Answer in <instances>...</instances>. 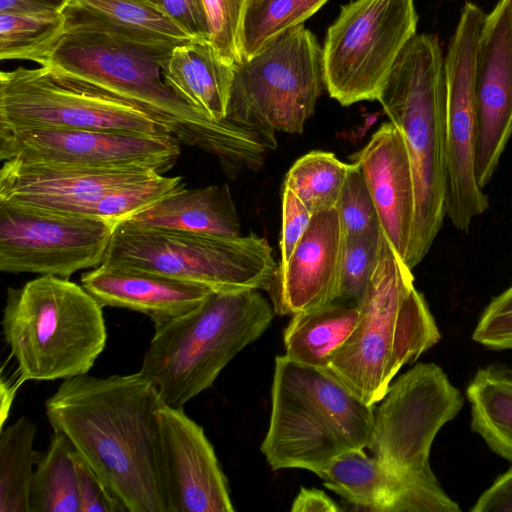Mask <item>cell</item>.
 Instances as JSON below:
<instances>
[{
  "mask_svg": "<svg viewBox=\"0 0 512 512\" xmlns=\"http://www.w3.org/2000/svg\"><path fill=\"white\" fill-rule=\"evenodd\" d=\"M62 12V32L29 61L136 104L180 144L214 156L229 175L263 165L272 147L267 130L229 118L212 120L165 82L163 64L177 43L137 36L67 9Z\"/></svg>",
  "mask_w": 512,
  "mask_h": 512,
  "instance_id": "obj_1",
  "label": "cell"
},
{
  "mask_svg": "<svg viewBox=\"0 0 512 512\" xmlns=\"http://www.w3.org/2000/svg\"><path fill=\"white\" fill-rule=\"evenodd\" d=\"M163 403L140 371L84 374L63 380L45 410L52 429L67 436L128 512H168L156 420Z\"/></svg>",
  "mask_w": 512,
  "mask_h": 512,
  "instance_id": "obj_2",
  "label": "cell"
},
{
  "mask_svg": "<svg viewBox=\"0 0 512 512\" xmlns=\"http://www.w3.org/2000/svg\"><path fill=\"white\" fill-rule=\"evenodd\" d=\"M377 100L402 133L413 168L416 209L405 260L412 270L429 252L447 208L446 87L437 36L408 41Z\"/></svg>",
  "mask_w": 512,
  "mask_h": 512,
  "instance_id": "obj_3",
  "label": "cell"
},
{
  "mask_svg": "<svg viewBox=\"0 0 512 512\" xmlns=\"http://www.w3.org/2000/svg\"><path fill=\"white\" fill-rule=\"evenodd\" d=\"M441 339L412 270L383 232L378 262L359 304L356 325L328 370L365 404L374 406L406 364Z\"/></svg>",
  "mask_w": 512,
  "mask_h": 512,
  "instance_id": "obj_4",
  "label": "cell"
},
{
  "mask_svg": "<svg viewBox=\"0 0 512 512\" xmlns=\"http://www.w3.org/2000/svg\"><path fill=\"white\" fill-rule=\"evenodd\" d=\"M374 406L365 404L328 369L275 358L269 427L260 450L273 470L316 475L338 456L365 449Z\"/></svg>",
  "mask_w": 512,
  "mask_h": 512,
  "instance_id": "obj_5",
  "label": "cell"
},
{
  "mask_svg": "<svg viewBox=\"0 0 512 512\" xmlns=\"http://www.w3.org/2000/svg\"><path fill=\"white\" fill-rule=\"evenodd\" d=\"M274 313L259 290L213 292L194 310L155 327L140 372L166 405L183 408L265 332Z\"/></svg>",
  "mask_w": 512,
  "mask_h": 512,
  "instance_id": "obj_6",
  "label": "cell"
},
{
  "mask_svg": "<svg viewBox=\"0 0 512 512\" xmlns=\"http://www.w3.org/2000/svg\"><path fill=\"white\" fill-rule=\"evenodd\" d=\"M102 308L66 278L40 276L8 288L1 325L20 381L88 374L106 346Z\"/></svg>",
  "mask_w": 512,
  "mask_h": 512,
  "instance_id": "obj_7",
  "label": "cell"
},
{
  "mask_svg": "<svg viewBox=\"0 0 512 512\" xmlns=\"http://www.w3.org/2000/svg\"><path fill=\"white\" fill-rule=\"evenodd\" d=\"M102 263L162 274L214 292L267 290L278 266L267 240L256 234L143 229L126 221L115 227Z\"/></svg>",
  "mask_w": 512,
  "mask_h": 512,
  "instance_id": "obj_8",
  "label": "cell"
},
{
  "mask_svg": "<svg viewBox=\"0 0 512 512\" xmlns=\"http://www.w3.org/2000/svg\"><path fill=\"white\" fill-rule=\"evenodd\" d=\"M367 447L389 470L443 501L452 499L430 467V450L440 429L463 406V396L435 363H417L390 384Z\"/></svg>",
  "mask_w": 512,
  "mask_h": 512,
  "instance_id": "obj_9",
  "label": "cell"
},
{
  "mask_svg": "<svg viewBox=\"0 0 512 512\" xmlns=\"http://www.w3.org/2000/svg\"><path fill=\"white\" fill-rule=\"evenodd\" d=\"M324 87L322 47L300 24L235 66L226 118L301 134Z\"/></svg>",
  "mask_w": 512,
  "mask_h": 512,
  "instance_id": "obj_10",
  "label": "cell"
},
{
  "mask_svg": "<svg viewBox=\"0 0 512 512\" xmlns=\"http://www.w3.org/2000/svg\"><path fill=\"white\" fill-rule=\"evenodd\" d=\"M75 129L167 133L142 108L50 67L0 73V132Z\"/></svg>",
  "mask_w": 512,
  "mask_h": 512,
  "instance_id": "obj_11",
  "label": "cell"
},
{
  "mask_svg": "<svg viewBox=\"0 0 512 512\" xmlns=\"http://www.w3.org/2000/svg\"><path fill=\"white\" fill-rule=\"evenodd\" d=\"M414 0L342 5L322 47L324 86L343 106L377 100L398 55L416 35Z\"/></svg>",
  "mask_w": 512,
  "mask_h": 512,
  "instance_id": "obj_12",
  "label": "cell"
},
{
  "mask_svg": "<svg viewBox=\"0 0 512 512\" xmlns=\"http://www.w3.org/2000/svg\"><path fill=\"white\" fill-rule=\"evenodd\" d=\"M486 14L463 6L444 58L446 87L447 208L452 225L467 232L489 207L475 176L476 75Z\"/></svg>",
  "mask_w": 512,
  "mask_h": 512,
  "instance_id": "obj_13",
  "label": "cell"
},
{
  "mask_svg": "<svg viewBox=\"0 0 512 512\" xmlns=\"http://www.w3.org/2000/svg\"><path fill=\"white\" fill-rule=\"evenodd\" d=\"M115 225L0 200V270L68 279L100 266Z\"/></svg>",
  "mask_w": 512,
  "mask_h": 512,
  "instance_id": "obj_14",
  "label": "cell"
},
{
  "mask_svg": "<svg viewBox=\"0 0 512 512\" xmlns=\"http://www.w3.org/2000/svg\"><path fill=\"white\" fill-rule=\"evenodd\" d=\"M180 143L168 133L29 129L0 132V159L101 169H148L164 174Z\"/></svg>",
  "mask_w": 512,
  "mask_h": 512,
  "instance_id": "obj_15",
  "label": "cell"
},
{
  "mask_svg": "<svg viewBox=\"0 0 512 512\" xmlns=\"http://www.w3.org/2000/svg\"><path fill=\"white\" fill-rule=\"evenodd\" d=\"M158 461L168 512H233L227 479L203 427L163 403L156 411Z\"/></svg>",
  "mask_w": 512,
  "mask_h": 512,
  "instance_id": "obj_16",
  "label": "cell"
},
{
  "mask_svg": "<svg viewBox=\"0 0 512 512\" xmlns=\"http://www.w3.org/2000/svg\"><path fill=\"white\" fill-rule=\"evenodd\" d=\"M475 176L483 189L512 135V13L499 0L486 15L476 75Z\"/></svg>",
  "mask_w": 512,
  "mask_h": 512,
  "instance_id": "obj_17",
  "label": "cell"
},
{
  "mask_svg": "<svg viewBox=\"0 0 512 512\" xmlns=\"http://www.w3.org/2000/svg\"><path fill=\"white\" fill-rule=\"evenodd\" d=\"M0 200L51 212L92 215L108 191L160 173L148 169H101L2 161Z\"/></svg>",
  "mask_w": 512,
  "mask_h": 512,
  "instance_id": "obj_18",
  "label": "cell"
},
{
  "mask_svg": "<svg viewBox=\"0 0 512 512\" xmlns=\"http://www.w3.org/2000/svg\"><path fill=\"white\" fill-rule=\"evenodd\" d=\"M344 239L336 208L312 216L290 259L277 266L266 290L276 314L293 316L336 301Z\"/></svg>",
  "mask_w": 512,
  "mask_h": 512,
  "instance_id": "obj_19",
  "label": "cell"
},
{
  "mask_svg": "<svg viewBox=\"0 0 512 512\" xmlns=\"http://www.w3.org/2000/svg\"><path fill=\"white\" fill-rule=\"evenodd\" d=\"M350 160L362 170L385 238L405 262L415 219L416 191L402 133L392 122L383 123Z\"/></svg>",
  "mask_w": 512,
  "mask_h": 512,
  "instance_id": "obj_20",
  "label": "cell"
},
{
  "mask_svg": "<svg viewBox=\"0 0 512 512\" xmlns=\"http://www.w3.org/2000/svg\"><path fill=\"white\" fill-rule=\"evenodd\" d=\"M81 285L102 307L145 314L154 327L194 310L214 292L162 274L104 263L83 273Z\"/></svg>",
  "mask_w": 512,
  "mask_h": 512,
  "instance_id": "obj_21",
  "label": "cell"
},
{
  "mask_svg": "<svg viewBox=\"0 0 512 512\" xmlns=\"http://www.w3.org/2000/svg\"><path fill=\"white\" fill-rule=\"evenodd\" d=\"M323 484L362 509L375 512H440L436 499L389 470L364 449L348 451L317 474Z\"/></svg>",
  "mask_w": 512,
  "mask_h": 512,
  "instance_id": "obj_22",
  "label": "cell"
},
{
  "mask_svg": "<svg viewBox=\"0 0 512 512\" xmlns=\"http://www.w3.org/2000/svg\"><path fill=\"white\" fill-rule=\"evenodd\" d=\"M235 66L220 56L208 37L199 36L172 49L162 74L191 107L220 121L227 117Z\"/></svg>",
  "mask_w": 512,
  "mask_h": 512,
  "instance_id": "obj_23",
  "label": "cell"
},
{
  "mask_svg": "<svg viewBox=\"0 0 512 512\" xmlns=\"http://www.w3.org/2000/svg\"><path fill=\"white\" fill-rule=\"evenodd\" d=\"M143 229H170L240 236L241 225L229 186L183 187L125 220Z\"/></svg>",
  "mask_w": 512,
  "mask_h": 512,
  "instance_id": "obj_24",
  "label": "cell"
},
{
  "mask_svg": "<svg viewBox=\"0 0 512 512\" xmlns=\"http://www.w3.org/2000/svg\"><path fill=\"white\" fill-rule=\"evenodd\" d=\"M358 316L359 305L339 301L293 315L284 331L285 355L327 369L352 333Z\"/></svg>",
  "mask_w": 512,
  "mask_h": 512,
  "instance_id": "obj_25",
  "label": "cell"
},
{
  "mask_svg": "<svg viewBox=\"0 0 512 512\" xmlns=\"http://www.w3.org/2000/svg\"><path fill=\"white\" fill-rule=\"evenodd\" d=\"M471 429L489 449L512 463V368H480L466 389Z\"/></svg>",
  "mask_w": 512,
  "mask_h": 512,
  "instance_id": "obj_26",
  "label": "cell"
},
{
  "mask_svg": "<svg viewBox=\"0 0 512 512\" xmlns=\"http://www.w3.org/2000/svg\"><path fill=\"white\" fill-rule=\"evenodd\" d=\"M53 431L34 472L30 512H81L75 449L65 434Z\"/></svg>",
  "mask_w": 512,
  "mask_h": 512,
  "instance_id": "obj_27",
  "label": "cell"
},
{
  "mask_svg": "<svg viewBox=\"0 0 512 512\" xmlns=\"http://www.w3.org/2000/svg\"><path fill=\"white\" fill-rule=\"evenodd\" d=\"M63 9L148 39L179 44L193 38L161 6L149 0H65Z\"/></svg>",
  "mask_w": 512,
  "mask_h": 512,
  "instance_id": "obj_28",
  "label": "cell"
},
{
  "mask_svg": "<svg viewBox=\"0 0 512 512\" xmlns=\"http://www.w3.org/2000/svg\"><path fill=\"white\" fill-rule=\"evenodd\" d=\"M36 431L25 416L1 429L0 512H30L33 465L39 460L33 449Z\"/></svg>",
  "mask_w": 512,
  "mask_h": 512,
  "instance_id": "obj_29",
  "label": "cell"
},
{
  "mask_svg": "<svg viewBox=\"0 0 512 512\" xmlns=\"http://www.w3.org/2000/svg\"><path fill=\"white\" fill-rule=\"evenodd\" d=\"M347 171L348 164L333 153L311 151L294 162L284 186L314 215L336 207Z\"/></svg>",
  "mask_w": 512,
  "mask_h": 512,
  "instance_id": "obj_30",
  "label": "cell"
},
{
  "mask_svg": "<svg viewBox=\"0 0 512 512\" xmlns=\"http://www.w3.org/2000/svg\"><path fill=\"white\" fill-rule=\"evenodd\" d=\"M327 1L251 0L243 29L244 59L281 33L303 24Z\"/></svg>",
  "mask_w": 512,
  "mask_h": 512,
  "instance_id": "obj_31",
  "label": "cell"
},
{
  "mask_svg": "<svg viewBox=\"0 0 512 512\" xmlns=\"http://www.w3.org/2000/svg\"><path fill=\"white\" fill-rule=\"evenodd\" d=\"M62 11L0 12V59L29 60L64 28Z\"/></svg>",
  "mask_w": 512,
  "mask_h": 512,
  "instance_id": "obj_32",
  "label": "cell"
},
{
  "mask_svg": "<svg viewBox=\"0 0 512 512\" xmlns=\"http://www.w3.org/2000/svg\"><path fill=\"white\" fill-rule=\"evenodd\" d=\"M183 187L181 176L159 174L108 191L94 205L92 215L117 226Z\"/></svg>",
  "mask_w": 512,
  "mask_h": 512,
  "instance_id": "obj_33",
  "label": "cell"
},
{
  "mask_svg": "<svg viewBox=\"0 0 512 512\" xmlns=\"http://www.w3.org/2000/svg\"><path fill=\"white\" fill-rule=\"evenodd\" d=\"M381 237V228L345 237L336 301L360 304L378 262Z\"/></svg>",
  "mask_w": 512,
  "mask_h": 512,
  "instance_id": "obj_34",
  "label": "cell"
},
{
  "mask_svg": "<svg viewBox=\"0 0 512 512\" xmlns=\"http://www.w3.org/2000/svg\"><path fill=\"white\" fill-rule=\"evenodd\" d=\"M209 40L227 62L237 65L244 59L243 29L251 0H202Z\"/></svg>",
  "mask_w": 512,
  "mask_h": 512,
  "instance_id": "obj_35",
  "label": "cell"
},
{
  "mask_svg": "<svg viewBox=\"0 0 512 512\" xmlns=\"http://www.w3.org/2000/svg\"><path fill=\"white\" fill-rule=\"evenodd\" d=\"M336 210L344 237L360 235L380 228L377 211L360 166L348 164Z\"/></svg>",
  "mask_w": 512,
  "mask_h": 512,
  "instance_id": "obj_36",
  "label": "cell"
},
{
  "mask_svg": "<svg viewBox=\"0 0 512 512\" xmlns=\"http://www.w3.org/2000/svg\"><path fill=\"white\" fill-rule=\"evenodd\" d=\"M472 339L493 350H512V286L483 310Z\"/></svg>",
  "mask_w": 512,
  "mask_h": 512,
  "instance_id": "obj_37",
  "label": "cell"
},
{
  "mask_svg": "<svg viewBox=\"0 0 512 512\" xmlns=\"http://www.w3.org/2000/svg\"><path fill=\"white\" fill-rule=\"evenodd\" d=\"M74 460L81 512H128L76 450Z\"/></svg>",
  "mask_w": 512,
  "mask_h": 512,
  "instance_id": "obj_38",
  "label": "cell"
},
{
  "mask_svg": "<svg viewBox=\"0 0 512 512\" xmlns=\"http://www.w3.org/2000/svg\"><path fill=\"white\" fill-rule=\"evenodd\" d=\"M312 214L302 201L287 187L282 192V228L280 234L281 260L278 265H284L297 243L305 233Z\"/></svg>",
  "mask_w": 512,
  "mask_h": 512,
  "instance_id": "obj_39",
  "label": "cell"
},
{
  "mask_svg": "<svg viewBox=\"0 0 512 512\" xmlns=\"http://www.w3.org/2000/svg\"><path fill=\"white\" fill-rule=\"evenodd\" d=\"M161 8L192 37H208L202 0H159Z\"/></svg>",
  "mask_w": 512,
  "mask_h": 512,
  "instance_id": "obj_40",
  "label": "cell"
},
{
  "mask_svg": "<svg viewBox=\"0 0 512 512\" xmlns=\"http://www.w3.org/2000/svg\"><path fill=\"white\" fill-rule=\"evenodd\" d=\"M471 512H512V465L477 499Z\"/></svg>",
  "mask_w": 512,
  "mask_h": 512,
  "instance_id": "obj_41",
  "label": "cell"
},
{
  "mask_svg": "<svg viewBox=\"0 0 512 512\" xmlns=\"http://www.w3.org/2000/svg\"><path fill=\"white\" fill-rule=\"evenodd\" d=\"M293 512H338L341 508L324 491L315 488H301L294 499Z\"/></svg>",
  "mask_w": 512,
  "mask_h": 512,
  "instance_id": "obj_42",
  "label": "cell"
},
{
  "mask_svg": "<svg viewBox=\"0 0 512 512\" xmlns=\"http://www.w3.org/2000/svg\"><path fill=\"white\" fill-rule=\"evenodd\" d=\"M65 0H0V12L36 13L62 11Z\"/></svg>",
  "mask_w": 512,
  "mask_h": 512,
  "instance_id": "obj_43",
  "label": "cell"
},
{
  "mask_svg": "<svg viewBox=\"0 0 512 512\" xmlns=\"http://www.w3.org/2000/svg\"><path fill=\"white\" fill-rule=\"evenodd\" d=\"M16 392V385L12 386L8 382L1 381V429L4 426L5 420L9 414L11 403L14 399Z\"/></svg>",
  "mask_w": 512,
  "mask_h": 512,
  "instance_id": "obj_44",
  "label": "cell"
},
{
  "mask_svg": "<svg viewBox=\"0 0 512 512\" xmlns=\"http://www.w3.org/2000/svg\"><path fill=\"white\" fill-rule=\"evenodd\" d=\"M150 2L159 5V0H149ZM160 6V5H159Z\"/></svg>",
  "mask_w": 512,
  "mask_h": 512,
  "instance_id": "obj_45",
  "label": "cell"
},
{
  "mask_svg": "<svg viewBox=\"0 0 512 512\" xmlns=\"http://www.w3.org/2000/svg\"><path fill=\"white\" fill-rule=\"evenodd\" d=\"M510 5H511V13H512V0H510Z\"/></svg>",
  "mask_w": 512,
  "mask_h": 512,
  "instance_id": "obj_46",
  "label": "cell"
}]
</instances>
